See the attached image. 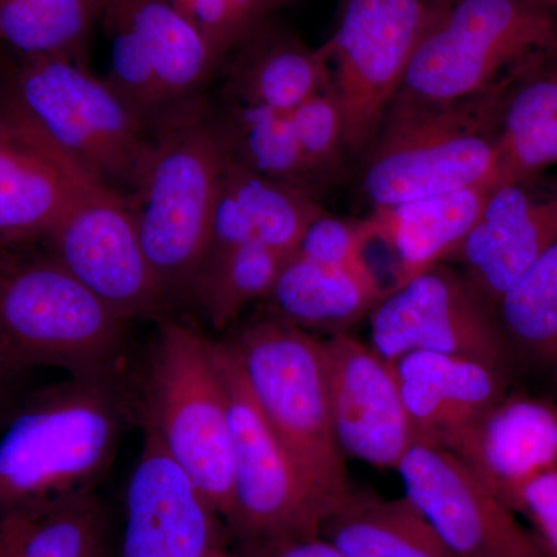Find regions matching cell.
<instances>
[{"label": "cell", "instance_id": "cell-25", "mask_svg": "<svg viewBox=\"0 0 557 557\" xmlns=\"http://www.w3.org/2000/svg\"><path fill=\"white\" fill-rule=\"evenodd\" d=\"M502 183L533 178L557 163V53L527 69L498 119Z\"/></svg>", "mask_w": 557, "mask_h": 557}, {"label": "cell", "instance_id": "cell-8", "mask_svg": "<svg viewBox=\"0 0 557 557\" xmlns=\"http://www.w3.org/2000/svg\"><path fill=\"white\" fill-rule=\"evenodd\" d=\"M146 428L225 520L233 515L228 399L214 341L160 319L145 395Z\"/></svg>", "mask_w": 557, "mask_h": 557}, {"label": "cell", "instance_id": "cell-14", "mask_svg": "<svg viewBox=\"0 0 557 557\" xmlns=\"http://www.w3.org/2000/svg\"><path fill=\"white\" fill-rule=\"evenodd\" d=\"M321 341L330 418L341 453L397 471L417 435L394 364L348 332Z\"/></svg>", "mask_w": 557, "mask_h": 557}, {"label": "cell", "instance_id": "cell-20", "mask_svg": "<svg viewBox=\"0 0 557 557\" xmlns=\"http://www.w3.org/2000/svg\"><path fill=\"white\" fill-rule=\"evenodd\" d=\"M321 212L324 209L310 190L262 177L226 150L207 258L248 244L292 256Z\"/></svg>", "mask_w": 557, "mask_h": 557}, {"label": "cell", "instance_id": "cell-39", "mask_svg": "<svg viewBox=\"0 0 557 557\" xmlns=\"http://www.w3.org/2000/svg\"><path fill=\"white\" fill-rule=\"evenodd\" d=\"M9 368H7L5 362H3L2 357H0V399H2L3 381H5L7 375H9Z\"/></svg>", "mask_w": 557, "mask_h": 557}, {"label": "cell", "instance_id": "cell-3", "mask_svg": "<svg viewBox=\"0 0 557 557\" xmlns=\"http://www.w3.org/2000/svg\"><path fill=\"white\" fill-rule=\"evenodd\" d=\"M225 159L218 121L186 110L153 134L126 196L168 299L190 295L207 258Z\"/></svg>", "mask_w": 557, "mask_h": 557}, {"label": "cell", "instance_id": "cell-9", "mask_svg": "<svg viewBox=\"0 0 557 557\" xmlns=\"http://www.w3.org/2000/svg\"><path fill=\"white\" fill-rule=\"evenodd\" d=\"M440 5L442 0H341L338 25L322 50L346 149L358 152L379 137Z\"/></svg>", "mask_w": 557, "mask_h": 557}, {"label": "cell", "instance_id": "cell-30", "mask_svg": "<svg viewBox=\"0 0 557 557\" xmlns=\"http://www.w3.org/2000/svg\"><path fill=\"white\" fill-rule=\"evenodd\" d=\"M288 258L258 244L225 249L205 259L190 296L212 327L225 329L249 304L269 296Z\"/></svg>", "mask_w": 557, "mask_h": 557}, {"label": "cell", "instance_id": "cell-15", "mask_svg": "<svg viewBox=\"0 0 557 557\" xmlns=\"http://www.w3.org/2000/svg\"><path fill=\"white\" fill-rule=\"evenodd\" d=\"M218 509L149 428L126 490L121 557H208L220 549Z\"/></svg>", "mask_w": 557, "mask_h": 557}, {"label": "cell", "instance_id": "cell-5", "mask_svg": "<svg viewBox=\"0 0 557 557\" xmlns=\"http://www.w3.org/2000/svg\"><path fill=\"white\" fill-rule=\"evenodd\" d=\"M522 73L479 97L450 104H392L362 180L373 208L500 185L498 119Z\"/></svg>", "mask_w": 557, "mask_h": 557}, {"label": "cell", "instance_id": "cell-24", "mask_svg": "<svg viewBox=\"0 0 557 557\" xmlns=\"http://www.w3.org/2000/svg\"><path fill=\"white\" fill-rule=\"evenodd\" d=\"M346 557H454L409 498L351 491L321 528Z\"/></svg>", "mask_w": 557, "mask_h": 557}, {"label": "cell", "instance_id": "cell-23", "mask_svg": "<svg viewBox=\"0 0 557 557\" xmlns=\"http://www.w3.org/2000/svg\"><path fill=\"white\" fill-rule=\"evenodd\" d=\"M386 295L370 267L325 265L293 252L265 299L273 317L335 335L369 318Z\"/></svg>", "mask_w": 557, "mask_h": 557}, {"label": "cell", "instance_id": "cell-31", "mask_svg": "<svg viewBox=\"0 0 557 557\" xmlns=\"http://www.w3.org/2000/svg\"><path fill=\"white\" fill-rule=\"evenodd\" d=\"M94 21L86 0H0V44L21 58L83 61Z\"/></svg>", "mask_w": 557, "mask_h": 557}, {"label": "cell", "instance_id": "cell-33", "mask_svg": "<svg viewBox=\"0 0 557 557\" xmlns=\"http://www.w3.org/2000/svg\"><path fill=\"white\" fill-rule=\"evenodd\" d=\"M208 40L220 61L271 21L278 0H170Z\"/></svg>", "mask_w": 557, "mask_h": 557}, {"label": "cell", "instance_id": "cell-22", "mask_svg": "<svg viewBox=\"0 0 557 557\" xmlns=\"http://www.w3.org/2000/svg\"><path fill=\"white\" fill-rule=\"evenodd\" d=\"M225 83L231 104L292 112L332 84L322 47L311 49L295 33L269 21L233 51Z\"/></svg>", "mask_w": 557, "mask_h": 557}, {"label": "cell", "instance_id": "cell-12", "mask_svg": "<svg viewBox=\"0 0 557 557\" xmlns=\"http://www.w3.org/2000/svg\"><path fill=\"white\" fill-rule=\"evenodd\" d=\"M46 240L51 255L123 321L156 317L163 309L166 293L119 190L86 180Z\"/></svg>", "mask_w": 557, "mask_h": 557}, {"label": "cell", "instance_id": "cell-4", "mask_svg": "<svg viewBox=\"0 0 557 557\" xmlns=\"http://www.w3.org/2000/svg\"><path fill=\"white\" fill-rule=\"evenodd\" d=\"M0 247V357L9 370L50 366L113 380L126 350L116 317L51 252Z\"/></svg>", "mask_w": 557, "mask_h": 557}, {"label": "cell", "instance_id": "cell-19", "mask_svg": "<svg viewBox=\"0 0 557 557\" xmlns=\"http://www.w3.org/2000/svg\"><path fill=\"white\" fill-rule=\"evenodd\" d=\"M89 178L0 119V247L47 239Z\"/></svg>", "mask_w": 557, "mask_h": 557}, {"label": "cell", "instance_id": "cell-32", "mask_svg": "<svg viewBox=\"0 0 557 557\" xmlns=\"http://www.w3.org/2000/svg\"><path fill=\"white\" fill-rule=\"evenodd\" d=\"M110 38L109 86L150 126L171 109L159 86L141 39L120 3L113 2L101 16Z\"/></svg>", "mask_w": 557, "mask_h": 557}, {"label": "cell", "instance_id": "cell-40", "mask_svg": "<svg viewBox=\"0 0 557 557\" xmlns=\"http://www.w3.org/2000/svg\"><path fill=\"white\" fill-rule=\"evenodd\" d=\"M534 2L557 14V0H534Z\"/></svg>", "mask_w": 557, "mask_h": 557}, {"label": "cell", "instance_id": "cell-11", "mask_svg": "<svg viewBox=\"0 0 557 557\" xmlns=\"http://www.w3.org/2000/svg\"><path fill=\"white\" fill-rule=\"evenodd\" d=\"M369 321V344L388 362L412 351H432L479 359L509 375L515 370L496 311L448 263L388 293Z\"/></svg>", "mask_w": 557, "mask_h": 557}, {"label": "cell", "instance_id": "cell-36", "mask_svg": "<svg viewBox=\"0 0 557 557\" xmlns=\"http://www.w3.org/2000/svg\"><path fill=\"white\" fill-rule=\"evenodd\" d=\"M516 512L528 519L548 556L557 557V468L528 483Z\"/></svg>", "mask_w": 557, "mask_h": 557}, {"label": "cell", "instance_id": "cell-26", "mask_svg": "<svg viewBox=\"0 0 557 557\" xmlns=\"http://www.w3.org/2000/svg\"><path fill=\"white\" fill-rule=\"evenodd\" d=\"M137 32L164 98L185 101L219 67L208 40L170 0H113Z\"/></svg>", "mask_w": 557, "mask_h": 557}, {"label": "cell", "instance_id": "cell-34", "mask_svg": "<svg viewBox=\"0 0 557 557\" xmlns=\"http://www.w3.org/2000/svg\"><path fill=\"white\" fill-rule=\"evenodd\" d=\"M304 160L319 180L335 170L344 146L343 115L332 84L289 112Z\"/></svg>", "mask_w": 557, "mask_h": 557}, {"label": "cell", "instance_id": "cell-29", "mask_svg": "<svg viewBox=\"0 0 557 557\" xmlns=\"http://www.w3.org/2000/svg\"><path fill=\"white\" fill-rule=\"evenodd\" d=\"M226 104L218 124L230 156L262 177L311 193L317 178L300 152L289 112Z\"/></svg>", "mask_w": 557, "mask_h": 557}, {"label": "cell", "instance_id": "cell-18", "mask_svg": "<svg viewBox=\"0 0 557 557\" xmlns=\"http://www.w3.org/2000/svg\"><path fill=\"white\" fill-rule=\"evenodd\" d=\"M394 364L417 440L443 446L511 391L504 370L457 355L412 351Z\"/></svg>", "mask_w": 557, "mask_h": 557}, {"label": "cell", "instance_id": "cell-27", "mask_svg": "<svg viewBox=\"0 0 557 557\" xmlns=\"http://www.w3.org/2000/svg\"><path fill=\"white\" fill-rule=\"evenodd\" d=\"M0 557H106L94 491L2 516Z\"/></svg>", "mask_w": 557, "mask_h": 557}, {"label": "cell", "instance_id": "cell-37", "mask_svg": "<svg viewBox=\"0 0 557 557\" xmlns=\"http://www.w3.org/2000/svg\"><path fill=\"white\" fill-rule=\"evenodd\" d=\"M260 545L256 557H346L338 547L321 534L282 539Z\"/></svg>", "mask_w": 557, "mask_h": 557}, {"label": "cell", "instance_id": "cell-41", "mask_svg": "<svg viewBox=\"0 0 557 557\" xmlns=\"http://www.w3.org/2000/svg\"><path fill=\"white\" fill-rule=\"evenodd\" d=\"M208 557H231L228 555H225V553L222 552V549H215L214 553H211Z\"/></svg>", "mask_w": 557, "mask_h": 557}, {"label": "cell", "instance_id": "cell-13", "mask_svg": "<svg viewBox=\"0 0 557 557\" xmlns=\"http://www.w3.org/2000/svg\"><path fill=\"white\" fill-rule=\"evenodd\" d=\"M397 472L454 557H549L531 530L443 446L417 440Z\"/></svg>", "mask_w": 557, "mask_h": 557}, {"label": "cell", "instance_id": "cell-43", "mask_svg": "<svg viewBox=\"0 0 557 557\" xmlns=\"http://www.w3.org/2000/svg\"><path fill=\"white\" fill-rule=\"evenodd\" d=\"M278 2L282 3V5H284L285 2H288V0H278Z\"/></svg>", "mask_w": 557, "mask_h": 557}, {"label": "cell", "instance_id": "cell-21", "mask_svg": "<svg viewBox=\"0 0 557 557\" xmlns=\"http://www.w3.org/2000/svg\"><path fill=\"white\" fill-rule=\"evenodd\" d=\"M496 186H474L373 208L361 219L368 244L384 245L394 262V289L438 263L449 262Z\"/></svg>", "mask_w": 557, "mask_h": 557}, {"label": "cell", "instance_id": "cell-42", "mask_svg": "<svg viewBox=\"0 0 557 557\" xmlns=\"http://www.w3.org/2000/svg\"><path fill=\"white\" fill-rule=\"evenodd\" d=\"M553 375H555V381H556V384H557V369L553 370Z\"/></svg>", "mask_w": 557, "mask_h": 557}, {"label": "cell", "instance_id": "cell-17", "mask_svg": "<svg viewBox=\"0 0 557 557\" xmlns=\"http://www.w3.org/2000/svg\"><path fill=\"white\" fill-rule=\"evenodd\" d=\"M527 182L491 190L478 222L449 259L494 311L512 282L557 240V185L534 193Z\"/></svg>", "mask_w": 557, "mask_h": 557}, {"label": "cell", "instance_id": "cell-16", "mask_svg": "<svg viewBox=\"0 0 557 557\" xmlns=\"http://www.w3.org/2000/svg\"><path fill=\"white\" fill-rule=\"evenodd\" d=\"M443 448L516 512L528 483L557 468V401L511 388Z\"/></svg>", "mask_w": 557, "mask_h": 557}, {"label": "cell", "instance_id": "cell-35", "mask_svg": "<svg viewBox=\"0 0 557 557\" xmlns=\"http://www.w3.org/2000/svg\"><path fill=\"white\" fill-rule=\"evenodd\" d=\"M366 248L368 234L361 219L335 218L324 211L307 226L295 255L325 265L370 267Z\"/></svg>", "mask_w": 557, "mask_h": 557}, {"label": "cell", "instance_id": "cell-10", "mask_svg": "<svg viewBox=\"0 0 557 557\" xmlns=\"http://www.w3.org/2000/svg\"><path fill=\"white\" fill-rule=\"evenodd\" d=\"M214 351L230 409L231 525L256 544L321 534L330 512L299 478L249 394L233 344L214 341Z\"/></svg>", "mask_w": 557, "mask_h": 557}, {"label": "cell", "instance_id": "cell-28", "mask_svg": "<svg viewBox=\"0 0 557 557\" xmlns=\"http://www.w3.org/2000/svg\"><path fill=\"white\" fill-rule=\"evenodd\" d=\"M496 317L516 364L557 369V240L502 295Z\"/></svg>", "mask_w": 557, "mask_h": 557}, {"label": "cell", "instance_id": "cell-6", "mask_svg": "<svg viewBox=\"0 0 557 557\" xmlns=\"http://www.w3.org/2000/svg\"><path fill=\"white\" fill-rule=\"evenodd\" d=\"M252 399L330 516L354 491L330 418L322 341L276 317L230 338Z\"/></svg>", "mask_w": 557, "mask_h": 557}, {"label": "cell", "instance_id": "cell-2", "mask_svg": "<svg viewBox=\"0 0 557 557\" xmlns=\"http://www.w3.org/2000/svg\"><path fill=\"white\" fill-rule=\"evenodd\" d=\"M106 379L39 391L0 429V518L91 493L119 443L124 406Z\"/></svg>", "mask_w": 557, "mask_h": 557}, {"label": "cell", "instance_id": "cell-38", "mask_svg": "<svg viewBox=\"0 0 557 557\" xmlns=\"http://www.w3.org/2000/svg\"><path fill=\"white\" fill-rule=\"evenodd\" d=\"M87 5H89V9L91 11V14H94L95 20H101L102 14H104V11L109 9L110 5H112L113 0H86Z\"/></svg>", "mask_w": 557, "mask_h": 557}, {"label": "cell", "instance_id": "cell-7", "mask_svg": "<svg viewBox=\"0 0 557 557\" xmlns=\"http://www.w3.org/2000/svg\"><path fill=\"white\" fill-rule=\"evenodd\" d=\"M557 53V14L534 0H442L394 104L479 97Z\"/></svg>", "mask_w": 557, "mask_h": 557}, {"label": "cell", "instance_id": "cell-1", "mask_svg": "<svg viewBox=\"0 0 557 557\" xmlns=\"http://www.w3.org/2000/svg\"><path fill=\"white\" fill-rule=\"evenodd\" d=\"M0 119L123 196L153 137L108 81L67 57L21 58L0 90Z\"/></svg>", "mask_w": 557, "mask_h": 557}]
</instances>
